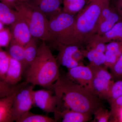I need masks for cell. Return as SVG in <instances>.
Instances as JSON below:
<instances>
[{
    "instance_id": "52a82bcc",
    "label": "cell",
    "mask_w": 122,
    "mask_h": 122,
    "mask_svg": "<svg viewBox=\"0 0 122 122\" xmlns=\"http://www.w3.org/2000/svg\"><path fill=\"white\" fill-rule=\"evenodd\" d=\"M29 85L18 90L16 94L12 106L13 115L15 122L30 111L33 106L32 93L34 86Z\"/></svg>"
},
{
    "instance_id": "e575fe53",
    "label": "cell",
    "mask_w": 122,
    "mask_h": 122,
    "mask_svg": "<svg viewBox=\"0 0 122 122\" xmlns=\"http://www.w3.org/2000/svg\"><path fill=\"white\" fill-rule=\"evenodd\" d=\"M4 24H2L1 22H0V30L2 29L3 28H4Z\"/></svg>"
},
{
    "instance_id": "ba28073f",
    "label": "cell",
    "mask_w": 122,
    "mask_h": 122,
    "mask_svg": "<svg viewBox=\"0 0 122 122\" xmlns=\"http://www.w3.org/2000/svg\"><path fill=\"white\" fill-rule=\"evenodd\" d=\"M53 92L46 90H33L32 95L34 106L47 113H54L58 109V102Z\"/></svg>"
},
{
    "instance_id": "d4e9b609",
    "label": "cell",
    "mask_w": 122,
    "mask_h": 122,
    "mask_svg": "<svg viewBox=\"0 0 122 122\" xmlns=\"http://www.w3.org/2000/svg\"><path fill=\"white\" fill-rule=\"evenodd\" d=\"M87 49H91L105 53L106 50V45L103 42L101 36L95 34L93 35L86 42Z\"/></svg>"
},
{
    "instance_id": "7c38bea8",
    "label": "cell",
    "mask_w": 122,
    "mask_h": 122,
    "mask_svg": "<svg viewBox=\"0 0 122 122\" xmlns=\"http://www.w3.org/2000/svg\"><path fill=\"white\" fill-rule=\"evenodd\" d=\"M56 46L59 51L57 60L60 65L69 69L83 64L75 61L72 57L73 53L79 49V46L61 44H57Z\"/></svg>"
},
{
    "instance_id": "277c9868",
    "label": "cell",
    "mask_w": 122,
    "mask_h": 122,
    "mask_svg": "<svg viewBox=\"0 0 122 122\" xmlns=\"http://www.w3.org/2000/svg\"><path fill=\"white\" fill-rule=\"evenodd\" d=\"M14 8L28 24L32 37L50 42L49 19L44 14L27 0H17Z\"/></svg>"
},
{
    "instance_id": "9a60e30c",
    "label": "cell",
    "mask_w": 122,
    "mask_h": 122,
    "mask_svg": "<svg viewBox=\"0 0 122 122\" xmlns=\"http://www.w3.org/2000/svg\"><path fill=\"white\" fill-rule=\"evenodd\" d=\"M24 71L22 63L10 57L9 65L4 81L11 86L18 85L22 79Z\"/></svg>"
},
{
    "instance_id": "4316f807",
    "label": "cell",
    "mask_w": 122,
    "mask_h": 122,
    "mask_svg": "<svg viewBox=\"0 0 122 122\" xmlns=\"http://www.w3.org/2000/svg\"><path fill=\"white\" fill-rule=\"evenodd\" d=\"M122 96V80L115 81L110 90L107 100L110 104Z\"/></svg>"
},
{
    "instance_id": "2e32d148",
    "label": "cell",
    "mask_w": 122,
    "mask_h": 122,
    "mask_svg": "<svg viewBox=\"0 0 122 122\" xmlns=\"http://www.w3.org/2000/svg\"><path fill=\"white\" fill-rule=\"evenodd\" d=\"M18 90L10 95L0 98V122H14L12 113L13 104Z\"/></svg>"
},
{
    "instance_id": "8d00e7d4",
    "label": "cell",
    "mask_w": 122,
    "mask_h": 122,
    "mask_svg": "<svg viewBox=\"0 0 122 122\" xmlns=\"http://www.w3.org/2000/svg\"></svg>"
},
{
    "instance_id": "5bb4252c",
    "label": "cell",
    "mask_w": 122,
    "mask_h": 122,
    "mask_svg": "<svg viewBox=\"0 0 122 122\" xmlns=\"http://www.w3.org/2000/svg\"><path fill=\"white\" fill-rule=\"evenodd\" d=\"M56 122L58 120L63 122H86L91 116L68 109L57 110L54 113Z\"/></svg>"
},
{
    "instance_id": "8992f818",
    "label": "cell",
    "mask_w": 122,
    "mask_h": 122,
    "mask_svg": "<svg viewBox=\"0 0 122 122\" xmlns=\"http://www.w3.org/2000/svg\"><path fill=\"white\" fill-rule=\"evenodd\" d=\"M89 65L93 73L92 92L100 99L107 100L110 90L115 82L113 76L104 66Z\"/></svg>"
},
{
    "instance_id": "44dd1931",
    "label": "cell",
    "mask_w": 122,
    "mask_h": 122,
    "mask_svg": "<svg viewBox=\"0 0 122 122\" xmlns=\"http://www.w3.org/2000/svg\"><path fill=\"white\" fill-rule=\"evenodd\" d=\"M82 52L84 56L87 57L89 61L90 65L94 66H104L106 62L105 53L87 48Z\"/></svg>"
},
{
    "instance_id": "cb8c5ba5",
    "label": "cell",
    "mask_w": 122,
    "mask_h": 122,
    "mask_svg": "<svg viewBox=\"0 0 122 122\" xmlns=\"http://www.w3.org/2000/svg\"><path fill=\"white\" fill-rule=\"evenodd\" d=\"M26 81L15 86L9 85L4 81L0 79V98L10 95L15 92L28 85Z\"/></svg>"
},
{
    "instance_id": "836d02e7",
    "label": "cell",
    "mask_w": 122,
    "mask_h": 122,
    "mask_svg": "<svg viewBox=\"0 0 122 122\" xmlns=\"http://www.w3.org/2000/svg\"><path fill=\"white\" fill-rule=\"evenodd\" d=\"M112 1H113V6L121 16L122 15V0H112Z\"/></svg>"
},
{
    "instance_id": "3957f363",
    "label": "cell",
    "mask_w": 122,
    "mask_h": 122,
    "mask_svg": "<svg viewBox=\"0 0 122 122\" xmlns=\"http://www.w3.org/2000/svg\"><path fill=\"white\" fill-rule=\"evenodd\" d=\"M111 4L108 0H90L76 17L75 35L78 45H85L95 34L96 25L103 9Z\"/></svg>"
},
{
    "instance_id": "484cf974",
    "label": "cell",
    "mask_w": 122,
    "mask_h": 122,
    "mask_svg": "<svg viewBox=\"0 0 122 122\" xmlns=\"http://www.w3.org/2000/svg\"><path fill=\"white\" fill-rule=\"evenodd\" d=\"M10 56L0 47V79L4 81L9 65Z\"/></svg>"
},
{
    "instance_id": "f546056e",
    "label": "cell",
    "mask_w": 122,
    "mask_h": 122,
    "mask_svg": "<svg viewBox=\"0 0 122 122\" xmlns=\"http://www.w3.org/2000/svg\"><path fill=\"white\" fill-rule=\"evenodd\" d=\"M110 69L115 81L122 80V54L116 63Z\"/></svg>"
},
{
    "instance_id": "83f0119b",
    "label": "cell",
    "mask_w": 122,
    "mask_h": 122,
    "mask_svg": "<svg viewBox=\"0 0 122 122\" xmlns=\"http://www.w3.org/2000/svg\"><path fill=\"white\" fill-rule=\"evenodd\" d=\"M106 52L118 59L122 54V41H113L106 45Z\"/></svg>"
},
{
    "instance_id": "d590c367",
    "label": "cell",
    "mask_w": 122,
    "mask_h": 122,
    "mask_svg": "<svg viewBox=\"0 0 122 122\" xmlns=\"http://www.w3.org/2000/svg\"><path fill=\"white\" fill-rule=\"evenodd\" d=\"M108 1H110V2H111L112 1V0H108Z\"/></svg>"
},
{
    "instance_id": "ffe728a7",
    "label": "cell",
    "mask_w": 122,
    "mask_h": 122,
    "mask_svg": "<svg viewBox=\"0 0 122 122\" xmlns=\"http://www.w3.org/2000/svg\"><path fill=\"white\" fill-rule=\"evenodd\" d=\"M101 36L105 44L113 41H122V21L118 22L109 31Z\"/></svg>"
},
{
    "instance_id": "6da1fadb",
    "label": "cell",
    "mask_w": 122,
    "mask_h": 122,
    "mask_svg": "<svg viewBox=\"0 0 122 122\" xmlns=\"http://www.w3.org/2000/svg\"><path fill=\"white\" fill-rule=\"evenodd\" d=\"M50 87L58 100V109L62 105L64 109L92 116L103 107L101 99L91 91L75 83L66 76H60Z\"/></svg>"
},
{
    "instance_id": "8fae6325",
    "label": "cell",
    "mask_w": 122,
    "mask_h": 122,
    "mask_svg": "<svg viewBox=\"0 0 122 122\" xmlns=\"http://www.w3.org/2000/svg\"><path fill=\"white\" fill-rule=\"evenodd\" d=\"M10 31L12 39L24 46L32 38L28 24L20 14L17 20L11 25Z\"/></svg>"
},
{
    "instance_id": "1f68e13d",
    "label": "cell",
    "mask_w": 122,
    "mask_h": 122,
    "mask_svg": "<svg viewBox=\"0 0 122 122\" xmlns=\"http://www.w3.org/2000/svg\"><path fill=\"white\" fill-rule=\"evenodd\" d=\"M111 116L122 110V96L118 98L110 104Z\"/></svg>"
},
{
    "instance_id": "4fadbf2b",
    "label": "cell",
    "mask_w": 122,
    "mask_h": 122,
    "mask_svg": "<svg viewBox=\"0 0 122 122\" xmlns=\"http://www.w3.org/2000/svg\"><path fill=\"white\" fill-rule=\"evenodd\" d=\"M37 8L49 19L62 11L63 0H27Z\"/></svg>"
},
{
    "instance_id": "f1b7e54d",
    "label": "cell",
    "mask_w": 122,
    "mask_h": 122,
    "mask_svg": "<svg viewBox=\"0 0 122 122\" xmlns=\"http://www.w3.org/2000/svg\"><path fill=\"white\" fill-rule=\"evenodd\" d=\"M94 119L98 122H107L111 117L110 111L105 109L103 107L98 109L94 114Z\"/></svg>"
},
{
    "instance_id": "d6a6232c",
    "label": "cell",
    "mask_w": 122,
    "mask_h": 122,
    "mask_svg": "<svg viewBox=\"0 0 122 122\" xmlns=\"http://www.w3.org/2000/svg\"><path fill=\"white\" fill-rule=\"evenodd\" d=\"M84 56L82 51L78 49L73 54L72 57L75 61L79 63H82V61L83 60Z\"/></svg>"
},
{
    "instance_id": "e0dca14e",
    "label": "cell",
    "mask_w": 122,
    "mask_h": 122,
    "mask_svg": "<svg viewBox=\"0 0 122 122\" xmlns=\"http://www.w3.org/2000/svg\"><path fill=\"white\" fill-rule=\"evenodd\" d=\"M37 40L36 38H32L30 41L24 46V70L28 69L36 57L38 48Z\"/></svg>"
},
{
    "instance_id": "4dcf8cb0",
    "label": "cell",
    "mask_w": 122,
    "mask_h": 122,
    "mask_svg": "<svg viewBox=\"0 0 122 122\" xmlns=\"http://www.w3.org/2000/svg\"><path fill=\"white\" fill-rule=\"evenodd\" d=\"M11 31L4 28L0 30V47L7 48L12 39Z\"/></svg>"
},
{
    "instance_id": "ac0fdd59",
    "label": "cell",
    "mask_w": 122,
    "mask_h": 122,
    "mask_svg": "<svg viewBox=\"0 0 122 122\" xmlns=\"http://www.w3.org/2000/svg\"><path fill=\"white\" fill-rule=\"evenodd\" d=\"M19 14L16 10L0 2V22L4 25H11L17 20Z\"/></svg>"
},
{
    "instance_id": "5b68a950",
    "label": "cell",
    "mask_w": 122,
    "mask_h": 122,
    "mask_svg": "<svg viewBox=\"0 0 122 122\" xmlns=\"http://www.w3.org/2000/svg\"><path fill=\"white\" fill-rule=\"evenodd\" d=\"M75 23L76 17L62 11L50 18L48 29L50 42L55 45H78L75 35Z\"/></svg>"
},
{
    "instance_id": "603a6c76",
    "label": "cell",
    "mask_w": 122,
    "mask_h": 122,
    "mask_svg": "<svg viewBox=\"0 0 122 122\" xmlns=\"http://www.w3.org/2000/svg\"><path fill=\"white\" fill-rule=\"evenodd\" d=\"M55 119L49 116L34 113L30 111L25 114L16 122H55Z\"/></svg>"
},
{
    "instance_id": "7402d4cb",
    "label": "cell",
    "mask_w": 122,
    "mask_h": 122,
    "mask_svg": "<svg viewBox=\"0 0 122 122\" xmlns=\"http://www.w3.org/2000/svg\"><path fill=\"white\" fill-rule=\"evenodd\" d=\"M7 48V52L10 56L20 61L22 63L23 66L25 51L24 46L12 39Z\"/></svg>"
},
{
    "instance_id": "30bf717a",
    "label": "cell",
    "mask_w": 122,
    "mask_h": 122,
    "mask_svg": "<svg viewBox=\"0 0 122 122\" xmlns=\"http://www.w3.org/2000/svg\"><path fill=\"white\" fill-rule=\"evenodd\" d=\"M66 76L75 83L91 91L93 73L89 65L85 66L82 64L69 69Z\"/></svg>"
},
{
    "instance_id": "d6986e66",
    "label": "cell",
    "mask_w": 122,
    "mask_h": 122,
    "mask_svg": "<svg viewBox=\"0 0 122 122\" xmlns=\"http://www.w3.org/2000/svg\"><path fill=\"white\" fill-rule=\"evenodd\" d=\"M90 0H63L62 11L74 15L81 11Z\"/></svg>"
},
{
    "instance_id": "9c48e42d",
    "label": "cell",
    "mask_w": 122,
    "mask_h": 122,
    "mask_svg": "<svg viewBox=\"0 0 122 122\" xmlns=\"http://www.w3.org/2000/svg\"><path fill=\"white\" fill-rule=\"evenodd\" d=\"M122 21V17L111 4L103 9L95 29V34L102 35L111 29L116 24Z\"/></svg>"
},
{
    "instance_id": "7a4b0ae2",
    "label": "cell",
    "mask_w": 122,
    "mask_h": 122,
    "mask_svg": "<svg viewBox=\"0 0 122 122\" xmlns=\"http://www.w3.org/2000/svg\"><path fill=\"white\" fill-rule=\"evenodd\" d=\"M58 63L49 47L42 41L36 58L28 68L25 81L34 86L50 87L61 76Z\"/></svg>"
}]
</instances>
